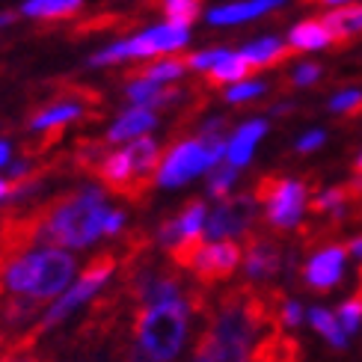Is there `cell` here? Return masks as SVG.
<instances>
[{"mask_svg":"<svg viewBox=\"0 0 362 362\" xmlns=\"http://www.w3.org/2000/svg\"><path fill=\"white\" fill-rule=\"evenodd\" d=\"M107 193L101 187H81L66 196L39 205L42 214V232L39 238L51 247H71L83 250L93 240L104 235V223L110 214Z\"/></svg>","mask_w":362,"mask_h":362,"instance_id":"obj_1","label":"cell"},{"mask_svg":"<svg viewBox=\"0 0 362 362\" xmlns=\"http://www.w3.org/2000/svg\"><path fill=\"white\" fill-rule=\"evenodd\" d=\"M74 255L59 250V247H42V250H27L0 270V282L4 291L15 297H30L39 303L59 297L74 276Z\"/></svg>","mask_w":362,"mask_h":362,"instance_id":"obj_2","label":"cell"},{"mask_svg":"<svg viewBox=\"0 0 362 362\" xmlns=\"http://www.w3.org/2000/svg\"><path fill=\"white\" fill-rule=\"evenodd\" d=\"M193 42V30L190 24L160 18L152 21L140 30H134L128 36H119L107 45H101L98 51L89 54L86 66L89 69H113V66H125V63H148L155 57H167V54H185Z\"/></svg>","mask_w":362,"mask_h":362,"instance_id":"obj_3","label":"cell"},{"mask_svg":"<svg viewBox=\"0 0 362 362\" xmlns=\"http://www.w3.org/2000/svg\"><path fill=\"white\" fill-rule=\"evenodd\" d=\"M190 329V306L187 300H170V303L134 306L131 339L155 356L158 362H175L187 341Z\"/></svg>","mask_w":362,"mask_h":362,"instance_id":"obj_4","label":"cell"},{"mask_svg":"<svg viewBox=\"0 0 362 362\" xmlns=\"http://www.w3.org/2000/svg\"><path fill=\"white\" fill-rule=\"evenodd\" d=\"M223 158H226V137H205V134L178 137L160 152L155 181L158 187H181L190 178L211 173Z\"/></svg>","mask_w":362,"mask_h":362,"instance_id":"obj_5","label":"cell"},{"mask_svg":"<svg viewBox=\"0 0 362 362\" xmlns=\"http://www.w3.org/2000/svg\"><path fill=\"white\" fill-rule=\"evenodd\" d=\"M116 267H119V255L116 252H98L89 259V264L81 270V279L71 285V288H66L63 294L57 297V303L48 309V312H42V318L27 329V336H24V351L27 348H33V344L48 333V329H54L57 324H63L69 315L83 306V303H93V297L104 288V282H107L113 274H116Z\"/></svg>","mask_w":362,"mask_h":362,"instance_id":"obj_6","label":"cell"},{"mask_svg":"<svg viewBox=\"0 0 362 362\" xmlns=\"http://www.w3.org/2000/svg\"><path fill=\"white\" fill-rule=\"evenodd\" d=\"M318 187L315 178H291V175H264L255 185V202H264V220L270 229L291 232L300 226V214L306 211L312 190Z\"/></svg>","mask_w":362,"mask_h":362,"instance_id":"obj_7","label":"cell"},{"mask_svg":"<svg viewBox=\"0 0 362 362\" xmlns=\"http://www.w3.org/2000/svg\"><path fill=\"white\" fill-rule=\"evenodd\" d=\"M240 259H244V247L232 238H220V240H214V244H205L199 250L190 274H193L196 285H202V288L208 291V288H217V285L229 282L238 274Z\"/></svg>","mask_w":362,"mask_h":362,"instance_id":"obj_8","label":"cell"},{"mask_svg":"<svg viewBox=\"0 0 362 362\" xmlns=\"http://www.w3.org/2000/svg\"><path fill=\"white\" fill-rule=\"evenodd\" d=\"M288 6V0H226V4H214L202 9V21L208 27H244L276 15Z\"/></svg>","mask_w":362,"mask_h":362,"instance_id":"obj_9","label":"cell"},{"mask_svg":"<svg viewBox=\"0 0 362 362\" xmlns=\"http://www.w3.org/2000/svg\"><path fill=\"white\" fill-rule=\"evenodd\" d=\"M255 220V196H226L220 199V205L214 208V214L208 217L205 226V238H235L244 235Z\"/></svg>","mask_w":362,"mask_h":362,"instance_id":"obj_10","label":"cell"},{"mask_svg":"<svg viewBox=\"0 0 362 362\" xmlns=\"http://www.w3.org/2000/svg\"><path fill=\"white\" fill-rule=\"evenodd\" d=\"M86 110H89L86 98H81V95H63V98H57L51 104H45V107H39L33 116H30L27 131L30 134H42V137H48V134H59L63 128L86 119Z\"/></svg>","mask_w":362,"mask_h":362,"instance_id":"obj_11","label":"cell"},{"mask_svg":"<svg viewBox=\"0 0 362 362\" xmlns=\"http://www.w3.org/2000/svg\"><path fill=\"white\" fill-rule=\"evenodd\" d=\"M344 259H348V247H341V244H329L327 250L315 252L312 259L303 264V270H300L306 288L315 291V294H329L341 282Z\"/></svg>","mask_w":362,"mask_h":362,"instance_id":"obj_12","label":"cell"},{"mask_svg":"<svg viewBox=\"0 0 362 362\" xmlns=\"http://www.w3.org/2000/svg\"><path fill=\"white\" fill-rule=\"evenodd\" d=\"M240 247H244V262H247V276L250 279L264 282V279L279 274V267H282V244L279 240H274L270 235L247 229V238H244Z\"/></svg>","mask_w":362,"mask_h":362,"instance_id":"obj_13","label":"cell"},{"mask_svg":"<svg viewBox=\"0 0 362 362\" xmlns=\"http://www.w3.org/2000/svg\"><path fill=\"white\" fill-rule=\"evenodd\" d=\"M190 362H250L247 359V341L223 333L220 327L205 321V329H202V336L190 354Z\"/></svg>","mask_w":362,"mask_h":362,"instance_id":"obj_14","label":"cell"},{"mask_svg":"<svg viewBox=\"0 0 362 362\" xmlns=\"http://www.w3.org/2000/svg\"><path fill=\"white\" fill-rule=\"evenodd\" d=\"M122 95L128 104H137V107H152V110H167V107H175V104L185 101V89L178 83L173 86H163V83H155L148 81L146 74H131L122 86Z\"/></svg>","mask_w":362,"mask_h":362,"instance_id":"obj_15","label":"cell"},{"mask_svg":"<svg viewBox=\"0 0 362 362\" xmlns=\"http://www.w3.org/2000/svg\"><path fill=\"white\" fill-rule=\"evenodd\" d=\"M158 122H160L158 110H152V107H137V104H128V107L107 125V131H104V143H107V146L131 143V140L143 137V134H152V131L158 128Z\"/></svg>","mask_w":362,"mask_h":362,"instance_id":"obj_16","label":"cell"},{"mask_svg":"<svg viewBox=\"0 0 362 362\" xmlns=\"http://www.w3.org/2000/svg\"><path fill=\"white\" fill-rule=\"evenodd\" d=\"M267 119L264 116H252L247 119V122H240L232 128V134H226V158L223 160H229L232 167H247V163L252 160L255 155V148H259V143L264 140V134H267Z\"/></svg>","mask_w":362,"mask_h":362,"instance_id":"obj_17","label":"cell"},{"mask_svg":"<svg viewBox=\"0 0 362 362\" xmlns=\"http://www.w3.org/2000/svg\"><path fill=\"white\" fill-rule=\"evenodd\" d=\"M250 362H303V344L285 333L282 324H274L252 344Z\"/></svg>","mask_w":362,"mask_h":362,"instance_id":"obj_18","label":"cell"},{"mask_svg":"<svg viewBox=\"0 0 362 362\" xmlns=\"http://www.w3.org/2000/svg\"><path fill=\"white\" fill-rule=\"evenodd\" d=\"M285 42H288L291 54H321V51L333 48L336 36L324 18H300L297 24L288 27Z\"/></svg>","mask_w":362,"mask_h":362,"instance_id":"obj_19","label":"cell"},{"mask_svg":"<svg viewBox=\"0 0 362 362\" xmlns=\"http://www.w3.org/2000/svg\"><path fill=\"white\" fill-rule=\"evenodd\" d=\"M240 54L244 59L252 66V71H262V69H274L279 63H285V57L291 54L288 42L285 36H276V33H262V36H252L247 42H240Z\"/></svg>","mask_w":362,"mask_h":362,"instance_id":"obj_20","label":"cell"},{"mask_svg":"<svg viewBox=\"0 0 362 362\" xmlns=\"http://www.w3.org/2000/svg\"><path fill=\"white\" fill-rule=\"evenodd\" d=\"M86 6V0H18V18L24 21H39V24H48V21H66L81 15Z\"/></svg>","mask_w":362,"mask_h":362,"instance_id":"obj_21","label":"cell"},{"mask_svg":"<svg viewBox=\"0 0 362 362\" xmlns=\"http://www.w3.org/2000/svg\"><path fill=\"white\" fill-rule=\"evenodd\" d=\"M140 74H146L148 81L155 83H163V86H173V83H181L190 74L187 69V59L181 54H167V57H155L140 69Z\"/></svg>","mask_w":362,"mask_h":362,"instance_id":"obj_22","label":"cell"},{"mask_svg":"<svg viewBox=\"0 0 362 362\" xmlns=\"http://www.w3.org/2000/svg\"><path fill=\"white\" fill-rule=\"evenodd\" d=\"M321 18L327 21L329 30H333L336 42L339 39H356V36H362V0L359 4L339 6V9H327Z\"/></svg>","mask_w":362,"mask_h":362,"instance_id":"obj_23","label":"cell"},{"mask_svg":"<svg viewBox=\"0 0 362 362\" xmlns=\"http://www.w3.org/2000/svg\"><path fill=\"white\" fill-rule=\"evenodd\" d=\"M252 74V66L244 59V54H240L238 48H232L229 54H226L220 63L211 69L205 78L214 83V86H229V83H238V81H244V78H250Z\"/></svg>","mask_w":362,"mask_h":362,"instance_id":"obj_24","label":"cell"},{"mask_svg":"<svg viewBox=\"0 0 362 362\" xmlns=\"http://www.w3.org/2000/svg\"><path fill=\"white\" fill-rule=\"evenodd\" d=\"M267 93H270V83L264 78H259V71H252L250 78L238 81V83L223 86V98H226V104H232V107H244V104L262 101Z\"/></svg>","mask_w":362,"mask_h":362,"instance_id":"obj_25","label":"cell"},{"mask_svg":"<svg viewBox=\"0 0 362 362\" xmlns=\"http://www.w3.org/2000/svg\"><path fill=\"white\" fill-rule=\"evenodd\" d=\"M348 205H356V202H354L348 185H339V187H327L321 193H315L306 208L315 217H327V214H333V211H348Z\"/></svg>","mask_w":362,"mask_h":362,"instance_id":"obj_26","label":"cell"},{"mask_svg":"<svg viewBox=\"0 0 362 362\" xmlns=\"http://www.w3.org/2000/svg\"><path fill=\"white\" fill-rule=\"evenodd\" d=\"M309 321H312V327H315V333H321L333 348H344L348 344V333L341 329V324H339V318L333 312H327V309H315L312 315H309Z\"/></svg>","mask_w":362,"mask_h":362,"instance_id":"obj_27","label":"cell"},{"mask_svg":"<svg viewBox=\"0 0 362 362\" xmlns=\"http://www.w3.org/2000/svg\"><path fill=\"white\" fill-rule=\"evenodd\" d=\"M327 110L333 116H354L362 113V86H341L327 101Z\"/></svg>","mask_w":362,"mask_h":362,"instance_id":"obj_28","label":"cell"},{"mask_svg":"<svg viewBox=\"0 0 362 362\" xmlns=\"http://www.w3.org/2000/svg\"><path fill=\"white\" fill-rule=\"evenodd\" d=\"M229 51H232L229 45H208V48H196V51H190L185 59H187V69H190V71H196V74H208V71L214 69Z\"/></svg>","mask_w":362,"mask_h":362,"instance_id":"obj_29","label":"cell"},{"mask_svg":"<svg viewBox=\"0 0 362 362\" xmlns=\"http://www.w3.org/2000/svg\"><path fill=\"white\" fill-rule=\"evenodd\" d=\"M238 181V167H232L229 160H220L214 170L208 175V196H214V199H226L232 190V185Z\"/></svg>","mask_w":362,"mask_h":362,"instance_id":"obj_30","label":"cell"},{"mask_svg":"<svg viewBox=\"0 0 362 362\" xmlns=\"http://www.w3.org/2000/svg\"><path fill=\"white\" fill-rule=\"evenodd\" d=\"M160 15L170 21H181V24H193L202 15V4L199 0H158Z\"/></svg>","mask_w":362,"mask_h":362,"instance_id":"obj_31","label":"cell"},{"mask_svg":"<svg viewBox=\"0 0 362 362\" xmlns=\"http://www.w3.org/2000/svg\"><path fill=\"white\" fill-rule=\"evenodd\" d=\"M321 81H324V66L315 63V59H300V63H294L288 71V83L297 89H309Z\"/></svg>","mask_w":362,"mask_h":362,"instance_id":"obj_32","label":"cell"},{"mask_svg":"<svg viewBox=\"0 0 362 362\" xmlns=\"http://www.w3.org/2000/svg\"><path fill=\"white\" fill-rule=\"evenodd\" d=\"M178 223H181V235H190V232H199L202 229V220H205V202L202 199H187L178 211Z\"/></svg>","mask_w":362,"mask_h":362,"instance_id":"obj_33","label":"cell"},{"mask_svg":"<svg viewBox=\"0 0 362 362\" xmlns=\"http://www.w3.org/2000/svg\"><path fill=\"white\" fill-rule=\"evenodd\" d=\"M336 315H339V324H341V329H344L348 336H354L356 329H359V324H362V306L356 303L354 297H351V300H344Z\"/></svg>","mask_w":362,"mask_h":362,"instance_id":"obj_34","label":"cell"},{"mask_svg":"<svg viewBox=\"0 0 362 362\" xmlns=\"http://www.w3.org/2000/svg\"><path fill=\"white\" fill-rule=\"evenodd\" d=\"M324 143H327V131L324 128H309V131H303L294 140V148H297L300 155H309V152H318Z\"/></svg>","mask_w":362,"mask_h":362,"instance_id":"obj_35","label":"cell"},{"mask_svg":"<svg viewBox=\"0 0 362 362\" xmlns=\"http://www.w3.org/2000/svg\"><path fill=\"white\" fill-rule=\"evenodd\" d=\"M196 134L205 137H226V116H205L196 122Z\"/></svg>","mask_w":362,"mask_h":362,"instance_id":"obj_36","label":"cell"},{"mask_svg":"<svg viewBox=\"0 0 362 362\" xmlns=\"http://www.w3.org/2000/svg\"><path fill=\"white\" fill-rule=\"evenodd\" d=\"M279 321H282V327H297L300 321H303V306L294 303V300H285V306L279 312Z\"/></svg>","mask_w":362,"mask_h":362,"instance_id":"obj_37","label":"cell"},{"mask_svg":"<svg viewBox=\"0 0 362 362\" xmlns=\"http://www.w3.org/2000/svg\"><path fill=\"white\" fill-rule=\"evenodd\" d=\"M0 362H45L39 354H33V348H27V351H18V354H9L4 356Z\"/></svg>","mask_w":362,"mask_h":362,"instance_id":"obj_38","label":"cell"},{"mask_svg":"<svg viewBox=\"0 0 362 362\" xmlns=\"http://www.w3.org/2000/svg\"><path fill=\"white\" fill-rule=\"evenodd\" d=\"M12 160V143L6 137H0V170H6Z\"/></svg>","mask_w":362,"mask_h":362,"instance_id":"obj_39","label":"cell"},{"mask_svg":"<svg viewBox=\"0 0 362 362\" xmlns=\"http://www.w3.org/2000/svg\"><path fill=\"white\" fill-rule=\"evenodd\" d=\"M15 18H18V12H9V9H0V30H6L15 24Z\"/></svg>","mask_w":362,"mask_h":362,"instance_id":"obj_40","label":"cell"},{"mask_svg":"<svg viewBox=\"0 0 362 362\" xmlns=\"http://www.w3.org/2000/svg\"><path fill=\"white\" fill-rule=\"evenodd\" d=\"M291 110H294L291 101H279V104H274V107H270V116H285V113H291Z\"/></svg>","mask_w":362,"mask_h":362,"instance_id":"obj_41","label":"cell"},{"mask_svg":"<svg viewBox=\"0 0 362 362\" xmlns=\"http://www.w3.org/2000/svg\"><path fill=\"white\" fill-rule=\"evenodd\" d=\"M315 4H321L324 9H339V6H348V4H359V0H315Z\"/></svg>","mask_w":362,"mask_h":362,"instance_id":"obj_42","label":"cell"},{"mask_svg":"<svg viewBox=\"0 0 362 362\" xmlns=\"http://www.w3.org/2000/svg\"><path fill=\"white\" fill-rule=\"evenodd\" d=\"M12 196V178H0V202H9Z\"/></svg>","mask_w":362,"mask_h":362,"instance_id":"obj_43","label":"cell"},{"mask_svg":"<svg viewBox=\"0 0 362 362\" xmlns=\"http://www.w3.org/2000/svg\"><path fill=\"white\" fill-rule=\"evenodd\" d=\"M344 247H348V252H354L356 259H362V235H356L354 240H348V244H344Z\"/></svg>","mask_w":362,"mask_h":362,"instance_id":"obj_44","label":"cell"},{"mask_svg":"<svg viewBox=\"0 0 362 362\" xmlns=\"http://www.w3.org/2000/svg\"><path fill=\"white\" fill-rule=\"evenodd\" d=\"M354 300L362 306V264H359V274H356V291H354Z\"/></svg>","mask_w":362,"mask_h":362,"instance_id":"obj_45","label":"cell"},{"mask_svg":"<svg viewBox=\"0 0 362 362\" xmlns=\"http://www.w3.org/2000/svg\"><path fill=\"white\" fill-rule=\"evenodd\" d=\"M354 173H356V175H362V152H359V155H356V160H354Z\"/></svg>","mask_w":362,"mask_h":362,"instance_id":"obj_46","label":"cell"},{"mask_svg":"<svg viewBox=\"0 0 362 362\" xmlns=\"http://www.w3.org/2000/svg\"><path fill=\"white\" fill-rule=\"evenodd\" d=\"M116 4H143V0H116Z\"/></svg>","mask_w":362,"mask_h":362,"instance_id":"obj_47","label":"cell"},{"mask_svg":"<svg viewBox=\"0 0 362 362\" xmlns=\"http://www.w3.org/2000/svg\"><path fill=\"white\" fill-rule=\"evenodd\" d=\"M0 300H4V282H0Z\"/></svg>","mask_w":362,"mask_h":362,"instance_id":"obj_48","label":"cell"}]
</instances>
